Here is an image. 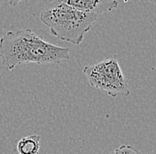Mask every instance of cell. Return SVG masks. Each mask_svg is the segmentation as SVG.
Here are the masks:
<instances>
[{
    "mask_svg": "<svg viewBox=\"0 0 156 154\" xmlns=\"http://www.w3.org/2000/svg\"><path fill=\"white\" fill-rule=\"evenodd\" d=\"M21 1H23V0H9V4L11 6L15 7L16 5H19Z\"/></svg>",
    "mask_w": 156,
    "mask_h": 154,
    "instance_id": "7",
    "label": "cell"
},
{
    "mask_svg": "<svg viewBox=\"0 0 156 154\" xmlns=\"http://www.w3.org/2000/svg\"><path fill=\"white\" fill-rule=\"evenodd\" d=\"M152 4H155V2H156V0H149Z\"/></svg>",
    "mask_w": 156,
    "mask_h": 154,
    "instance_id": "8",
    "label": "cell"
},
{
    "mask_svg": "<svg viewBox=\"0 0 156 154\" xmlns=\"http://www.w3.org/2000/svg\"><path fill=\"white\" fill-rule=\"evenodd\" d=\"M75 9L89 14H99L109 12L119 5L117 0H59Z\"/></svg>",
    "mask_w": 156,
    "mask_h": 154,
    "instance_id": "4",
    "label": "cell"
},
{
    "mask_svg": "<svg viewBox=\"0 0 156 154\" xmlns=\"http://www.w3.org/2000/svg\"><path fill=\"white\" fill-rule=\"evenodd\" d=\"M83 73L87 77L90 86L105 91L108 96H128L130 93L115 55L97 64L86 66Z\"/></svg>",
    "mask_w": 156,
    "mask_h": 154,
    "instance_id": "3",
    "label": "cell"
},
{
    "mask_svg": "<svg viewBox=\"0 0 156 154\" xmlns=\"http://www.w3.org/2000/svg\"><path fill=\"white\" fill-rule=\"evenodd\" d=\"M97 19V15L78 11L59 0L50 3L40 14V20L53 36L74 45L83 43Z\"/></svg>",
    "mask_w": 156,
    "mask_h": 154,
    "instance_id": "2",
    "label": "cell"
},
{
    "mask_svg": "<svg viewBox=\"0 0 156 154\" xmlns=\"http://www.w3.org/2000/svg\"><path fill=\"white\" fill-rule=\"evenodd\" d=\"M110 154H142V152L132 145H122L115 151L111 152Z\"/></svg>",
    "mask_w": 156,
    "mask_h": 154,
    "instance_id": "6",
    "label": "cell"
},
{
    "mask_svg": "<svg viewBox=\"0 0 156 154\" xmlns=\"http://www.w3.org/2000/svg\"><path fill=\"white\" fill-rule=\"evenodd\" d=\"M39 135H29L21 138L18 142L16 149L19 154H39L40 149Z\"/></svg>",
    "mask_w": 156,
    "mask_h": 154,
    "instance_id": "5",
    "label": "cell"
},
{
    "mask_svg": "<svg viewBox=\"0 0 156 154\" xmlns=\"http://www.w3.org/2000/svg\"><path fill=\"white\" fill-rule=\"evenodd\" d=\"M69 58V49L50 44L29 29L9 31L0 38L1 64L10 71L19 65L59 64Z\"/></svg>",
    "mask_w": 156,
    "mask_h": 154,
    "instance_id": "1",
    "label": "cell"
}]
</instances>
